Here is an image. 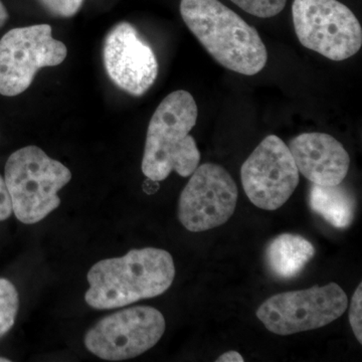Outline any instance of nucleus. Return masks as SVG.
<instances>
[{"label": "nucleus", "instance_id": "2", "mask_svg": "<svg viewBox=\"0 0 362 362\" xmlns=\"http://www.w3.org/2000/svg\"><path fill=\"white\" fill-rule=\"evenodd\" d=\"M180 14L202 47L228 70L254 76L265 68L268 51L259 33L220 0H181Z\"/></svg>", "mask_w": 362, "mask_h": 362}, {"label": "nucleus", "instance_id": "14", "mask_svg": "<svg viewBox=\"0 0 362 362\" xmlns=\"http://www.w3.org/2000/svg\"><path fill=\"white\" fill-rule=\"evenodd\" d=\"M309 204L314 213L340 230L349 228L356 216V197L341 183L333 187L313 183L309 192Z\"/></svg>", "mask_w": 362, "mask_h": 362}, {"label": "nucleus", "instance_id": "16", "mask_svg": "<svg viewBox=\"0 0 362 362\" xmlns=\"http://www.w3.org/2000/svg\"><path fill=\"white\" fill-rule=\"evenodd\" d=\"M235 6L257 18L278 16L285 8L287 0H232Z\"/></svg>", "mask_w": 362, "mask_h": 362}, {"label": "nucleus", "instance_id": "11", "mask_svg": "<svg viewBox=\"0 0 362 362\" xmlns=\"http://www.w3.org/2000/svg\"><path fill=\"white\" fill-rule=\"evenodd\" d=\"M103 59L112 82L133 96L144 95L158 76L156 54L131 23H118L107 35Z\"/></svg>", "mask_w": 362, "mask_h": 362}, {"label": "nucleus", "instance_id": "19", "mask_svg": "<svg viewBox=\"0 0 362 362\" xmlns=\"http://www.w3.org/2000/svg\"><path fill=\"white\" fill-rule=\"evenodd\" d=\"M13 214V204L6 180L0 175V221L7 220Z\"/></svg>", "mask_w": 362, "mask_h": 362}, {"label": "nucleus", "instance_id": "22", "mask_svg": "<svg viewBox=\"0 0 362 362\" xmlns=\"http://www.w3.org/2000/svg\"><path fill=\"white\" fill-rule=\"evenodd\" d=\"M9 359L4 358V357H0V362H9Z\"/></svg>", "mask_w": 362, "mask_h": 362}, {"label": "nucleus", "instance_id": "8", "mask_svg": "<svg viewBox=\"0 0 362 362\" xmlns=\"http://www.w3.org/2000/svg\"><path fill=\"white\" fill-rule=\"evenodd\" d=\"M165 318L149 306H136L104 317L85 337V346L104 361H121L156 346L165 332Z\"/></svg>", "mask_w": 362, "mask_h": 362}, {"label": "nucleus", "instance_id": "7", "mask_svg": "<svg viewBox=\"0 0 362 362\" xmlns=\"http://www.w3.org/2000/svg\"><path fill=\"white\" fill-rule=\"evenodd\" d=\"M68 49L49 25L16 28L0 40V95L14 97L32 85L40 69L61 65Z\"/></svg>", "mask_w": 362, "mask_h": 362}, {"label": "nucleus", "instance_id": "6", "mask_svg": "<svg viewBox=\"0 0 362 362\" xmlns=\"http://www.w3.org/2000/svg\"><path fill=\"white\" fill-rule=\"evenodd\" d=\"M347 307L346 293L337 283H329L274 295L256 315L270 332L286 337L322 328L341 317Z\"/></svg>", "mask_w": 362, "mask_h": 362}, {"label": "nucleus", "instance_id": "21", "mask_svg": "<svg viewBox=\"0 0 362 362\" xmlns=\"http://www.w3.org/2000/svg\"><path fill=\"white\" fill-rule=\"evenodd\" d=\"M7 20H8V13H7L6 6H4L1 0H0V28L6 25Z\"/></svg>", "mask_w": 362, "mask_h": 362}, {"label": "nucleus", "instance_id": "10", "mask_svg": "<svg viewBox=\"0 0 362 362\" xmlns=\"http://www.w3.org/2000/svg\"><path fill=\"white\" fill-rule=\"evenodd\" d=\"M238 197L235 181L223 166L202 164L197 166L181 192L178 220L192 233L218 228L232 218Z\"/></svg>", "mask_w": 362, "mask_h": 362}, {"label": "nucleus", "instance_id": "20", "mask_svg": "<svg viewBox=\"0 0 362 362\" xmlns=\"http://www.w3.org/2000/svg\"><path fill=\"white\" fill-rule=\"evenodd\" d=\"M216 362H244V357L240 356L239 352L235 350H230V351L226 352L223 356L218 357L216 361Z\"/></svg>", "mask_w": 362, "mask_h": 362}, {"label": "nucleus", "instance_id": "12", "mask_svg": "<svg viewBox=\"0 0 362 362\" xmlns=\"http://www.w3.org/2000/svg\"><path fill=\"white\" fill-rule=\"evenodd\" d=\"M288 147L299 173L314 185H340L349 173V152L329 134L303 133L292 139Z\"/></svg>", "mask_w": 362, "mask_h": 362}, {"label": "nucleus", "instance_id": "13", "mask_svg": "<svg viewBox=\"0 0 362 362\" xmlns=\"http://www.w3.org/2000/svg\"><path fill=\"white\" fill-rule=\"evenodd\" d=\"M315 247L299 235L282 233L271 240L266 249L269 270L279 279L289 280L297 277L313 259Z\"/></svg>", "mask_w": 362, "mask_h": 362}, {"label": "nucleus", "instance_id": "1", "mask_svg": "<svg viewBox=\"0 0 362 362\" xmlns=\"http://www.w3.org/2000/svg\"><path fill=\"white\" fill-rule=\"evenodd\" d=\"M175 277V262L168 252L157 247L131 250L125 256L102 259L90 269L85 300L99 310L121 308L160 296Z\"/></svg>", "mask_w": 362, "mask_h": 362}, {"label": "nucleus", "instance_id": "17", "mask_svg": "<svg viewBox=\"0 0 362 362\" xmlns=\"http://www.w3.org/2000/svg\"><path fill=\"white\" fill-rule=\"evenodd\" d=\"M42 6L54 16L71 18L80 11L84 0H39Z\"/></svg>", "mask_w": 362, "mask_h": 362}, {"label": "nucleus", "instance_id": "4", "mask_svg": "<svg viewBox=\"0 0 362 362\" xmlns=\"http://www.w3.org/2000/svg\"><path fill=\"white\" fill-rule=\"evenodd\" d=\"M71 180L70 169L37 146L16 150L4 169L13 213L26 225L39 223L58 209L59 192Z\"/></svg>", "mask_w": 362, "mask_h": 362}, {"label": "nucleus", "instance_id": "18", "mask_svg": "<svg viewBox=\"0 0 362 362\" xmlns=\"http://www.w3.org/2000/svg\"><path fill=\"white\" fill-rule=\"evenodd\" d=\"M349 323L357 341L362 343V284L359 283L349 306Z\"/></svg>", "mask_w": 362, "mask_h": 362}, {"label": "nucleus", "instance_id": "5", "mask_svg": "<svg viewBox=\"0 0 362 362\" xmlns=\"http://www.w3.org/2000/svg\"><path fill=\"white\" fill-rule=\"evenodd\" d=\"M292 16L301 45L326 59L344 61L361 49V23L338 0H294Z\"/></svg>", "mask_w": 362, "mask_h": 362}, {"label": "nucleus", "instance_id": "15", "mask_svg": "<svg viewBox=\"0 0 362 362\" xmlns=\"http://www.w3.org/2000/svg\"><path fill=\"white\" fill-rule=\"evenodd\" d=\"M20 308L16 288L7 279L0 278V338L11 331Z\"/></svg>", "mask_w": 362, "mask_h": 362}, {"label": "nucleus", "instance_id": "9", "mask_svg": "<svg viewBox=\"0 0 362 362\" xmlns=\"http://www.w3.org/2000/svg\"><path fill=\"white\" fill-rule=\"evenodd\" d=\"M240 180L254 206L276 211L294 194L300 173L289 147L278 136L269 135L243 164Z\"/></svg>", "mask_w": 362, "mask_h": 362}, {"label": "nucleus", "instance_id": "3", "mask_svg": "<svg viewBox=\"0 0 362 362\" xmlns=\"http://www.w3.org/2000/svg\"><path fill=\"white\" fill-rule=\"evenodd\" d=\"M197 116V105L187 90H175L162 100L147 129L143 175L162 181L173 171L182 177L194 173L201 161V152L190 135Z\"/></svg>", "mask_w": 362, "mask_h": 362}]
</instances>
